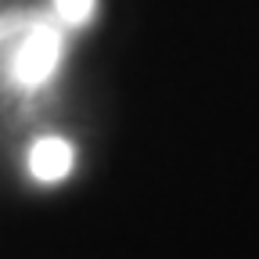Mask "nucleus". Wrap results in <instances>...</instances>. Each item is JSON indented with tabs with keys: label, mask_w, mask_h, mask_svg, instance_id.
<instances>
[{
	"label": "nucleus",
	"mask_w": 259,
	"mask_h": 259,
	"mask_svg": "<svg viewBox=\"0 0 259 259\" xmlns=\"http://www.w3.org/2000/svg\"><path fill=\"white\" fill-rule=\"evenodd\" d=\"M58 54H61V32L51 22H32L11 58V83L22 90L44 87L58 65Z\"/></svg>",
	"instance_id": "f257e3e1"
},
{
	"label": "nucleus",
	"mask_w": 259,
	"mask_h": 259,
	"mask_svg": "<svg viewBox=\"0 0 259 259\" xmlns=\"http://www.w3.org/2000/svg\"><path fill=\"white\" fill-rule=\"evenodd\" d=\"M72 144L69 141H61V137H44V141H36L32 144V151H29V169H32V177L36 180H61V177H69V169H72Z\"/></svg>",
	"instance_id": "f03ea898"
},
{
	"label": "nucleus",
	"mask_w": 259,
	"mask_h": 259,
	"mask_svg": "<svg viewBox=\"0 0 259 259\" xmlns=\"http://www.w3.org/2000/svg\"><path fill=\"white\" fill-rule=\"evenodd\" d=\"M54 11L61 15V22L83 25V22L94 15V0H54Z\"/></svg>",
	"instance_id": "7ed1b4c3"
}]
</instances>
